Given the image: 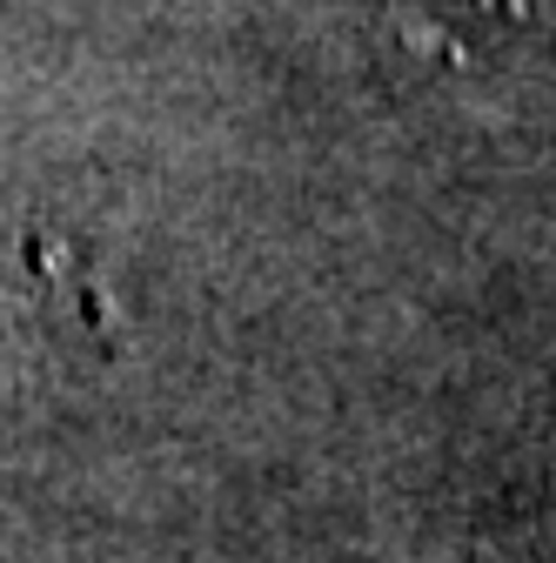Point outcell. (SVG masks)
Wrapping results in <instances>:
<instances>
[{
    "instance_id": "obj_1",
    "label": "cell",
    "mask_w": 556,
    "mask_h": 563,
    "mask_svg": "<svg viewBox=\"0 0 556 563\" xmlns=\"http://www.w3.org/2000/svg\"><path fill=\"white\" fill-rule=\"evenodd\" d=\"M543 563H556V530H549V556H543Z\"/></svg>"
}]
</instances>
